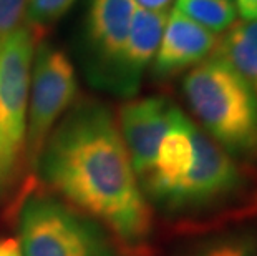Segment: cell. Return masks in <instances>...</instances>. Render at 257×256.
Segmentation results:
<instances>
[{
  "instance_id": "1",
  "label": "cell",
  "mask_w": 257,
  "mask_h": 256,
  "mask_svg": "<svg viewBox=\"0 0 257 256\" xmlns=\"http://www.w3.org/2000/svg\"><path fill=\"white\" fill-rule=\"evenodd\" d=\"M37 170L58 198L111 233L126 256H146L153 208L106 105L73 103L48 137Z\"/></svg>"
},
{
  "instance_id": "2",
  "label": "cell",
  "mask_w": 257,
  "mask_h": 256,
  "mask_svg": "<svg viewBox=\"0 0 257 256\" xmlns=\"http://www.w3.org/2000/svg\"><path fill=\"white\" fill-rule=\"evenodd\" d=\"M183 92L212 140L236 160L257 163V95L231 65L207 57L188 72Z\"/></svg>"
},
{
  "instance_id": "3",
  "label": "cell",
  "mask_w": 257,
  "mask_h": 256,
  "mask_svg": "<svg viewBox=\"0 0 257 256\" xmlns=\"http://www.w3.org/2000/svg\"><path fill=\"white\" fill-rule=\"evenodd\" d=\"M19 243L24 256H126L100 223L47 193L22 203Z\"/></svg>"
},
{
  "instance_id": "4",
  "label": "cell",
  "mask_w": 257,
  "mask_h": 256,
  "mask_svg": "<svg viewBox=\"0 0 257 256\" xmlns=\"http://www.w3.org/2000/svg\"><path fill=\"white\" fill-rule=\"evenodd\" d=\"M34 52L35 35L27 25L0 40V201L15 187L25 163Z\"/></svg>"
},
{
  "instance_id": "5",
  "label": "cell",
  "mask_w": 257,
  "mask_h": 256,
  "mask_svg": "<svg viewBox=\"0 0 257 256\" xmlns=\"http://www.w3.org/2000/svg\"><path fill=\"white\" fill-rule=\"evenodd\" d=\"M194 160L163 208L171 211L207 210L257 193V173L229 155L204 130L193 127Z\"/></svg>"
},
{
  "instance_id": "6",
  "label": "cell",
  "mask_w": 257,
  "mask_h": 256,
  "mask_svg": "<svg viewBox=\"0 0 257 256\" xmlns=\"http://www.w3.org/2000/svg\"><path fill=\"white\" fill-rule=\"evenodd\" d=\"M78 94L75 67L58 47L40 42L34 52L27 110L25 163L38 165V158L57 123L70 110Z\"/></svg>"
},
{
  "instance_id": "7",
  "label": "cell",
  "mask_w": 257,
  "mask_h": 256,
  "mask_svg": "<svg viewBox=\"0 0 257 256\" xmlns=\"http://www.w3.org/2000/svg\"><path fill=\"white\" fill-rule=\"evenodd\" d=\"M135 0H88L81 25L85 72L98 89L111 92L136 10Z\"/></svg>"
},
{
  "instance_id": "8",
  "label": "cell",
  "mask_w": 257,
  "mask_h": 256,
  "mask_svg": "<svg viewBox=\"0 0 257 256\" xmlns=\"http://www.w3.org/2000/svg\"><path fill=\"white\" fill-rule=\"evenodd\" d=\"M173 107L174 103L163 97L131 99L119 107L116 123L140 183L155 165L158 148L171 123Z\"/></svg>"
},
{
  "instance_id": "9",
  "label": "cell",
  "mask_w": 257,
  "mask_h": 256,
  "mask_svg": "<svg viewBox=\"0 0 257 256\" xmlns=\"http://www.w3.org/2000/svg\"><path fill=\"white\" fill-rule=\"evenodd\" d=\"M193 127V120L174 105L171 123L158 148L155 165L141 182V188L146 197L153 198L161 206L179 187L194 160Z\"/></svg>"
},
{
  "instance_id": "10",
  "label": "cell",
  "mask_w": 257,
  "mask_h": 256,
  "mask_svg": "<svg viewBox=\"0 0 257 256\" xmlns=\"http://www.w3.org/2000/svg\"><path fill=\"white\" fill-rule=\"evenodd\" d=\"M217 40L219 37L216 34L173 10L168 15L160 47L153 58V77L166 80L196 67L214 52Z\"/></svg>"
},
{
  "instance_id": "11",
  "label": "cell",
  "mask_w": 257,
  "mask_h": 256,
  "mask_svg": "<svg viewBox=\"0 0 257 256\" xmlns=\"http://www.w3.org/2000/svg\"><path fill=\"white\" fill-rule=\"evenodd\" d=\"M166 20L168 12H151V10L136 7L111 94L128 97V99L136 95L145 70L153 62L160 47Z\"/></svg>"
},
{
  "instance_id": "12",
  "label": "cell",
  "mask_w": 257,
  "mask_h": 256,
  "mask_svg": "<svg viewBox=\"0 0 257 256\" xmlns=\"http://www.w3.org/2000/svg\"><path fill=\"white\" fill-rule=\"evenodd\" d=\"M214 55L227 62L257 95V20L234 24L214 48Z\"/></svg>"
},
{
  "instance_id": "13",
  "label": "cell",
  "mask_w": 257,
  "mask_h": 256,
  "mask_svg": "<svg viewBox=\"0 0 257 256\" xmlns=\"http://www.w3.org/2000/svg\"><path fill=\"white\" fill-rule=\"evenodd\" d=\"M174 10L216 35L231 29L237 19L231 0H176Z\"/></svg>"
},
{
  "instance_id": "14",
  "label": "cell",
  "mask_w": 257,
  "mask_h": 256,
  "mask_svg": "<svg viewBox=\"0 0 257 256\" xmlns=\"http://www.w3.org/2000/svg\"><path fill=\"white\" fill-rule=\"evenodd\" d=\"M188 256H257V235L250 230L214 238Z\"/></svg>"
},
{
  "instance_id": "15",
  "label": "cell",
  "mask_w": 257,
  "mask_h": 256,
  "mask_svg": "<svg viewBox=\"0 0 257 256\" xmlns=\"http://www.w3.org/2000/svg\"><path fill=\"white\" fill-rule=\"evenodd\" d=\"M76 4V0H25V20L30 30L55 24Z\"/></svg>"
},
{
  "instance_id": "16",
  "label": "cell",
  "mask_w": 257,
  "mask_h": 256,
  "mask_svg": "<svg viewBox=\"0 0 257 256\" xmlns=\"http://www.w3.org/2000/svg\"><path fill=\"white\" fill-rule=\"evenodd\" d=\"M25 22V0H0V40L14 34Z\"/></svg>"
},
{
  "instance_id": "17",
  "label": "cell",
  "mask_w": 257,
  "mask_h": 256,
  "mask_svg": "<svg viewBox=\"0 0 257 256\" xmlns=\"http://www.w3.org/2000/svg\"><path fill=\"white\" fill-rule=\"evenodd\" d=\"M237 14L244 22L257 20V0H237Z\"/></svg>"
},
{
  "instance_id": "18",
  "label": "cell",
  "mask_w": 257,
  "mask_h": 256,
  "mask_svg": "<svg viewBox=\"0 0 257 256\" xmlns=\"http://www.w3.org/2000/svg\"><path fill=\"white\" fill-rule=\"evenodd\" d=\"M0 256H24L17 238H0Z\"/></svg>"
},
{
  "instance_id": "19",
  "label": "cell",
  "mask_w": 257,
  "mask_h": 256,
  "mask_svg": "<svg viewBox=\"0 0 257 256\" xmlns=\"http://www.w3.org/2000/svg\"><path fill=\"white\" fill-rule=\"evenodd\" d=\"M136 5L151 12H168V7L173 0H135Z\"/></svg>"
}]
</instances>
